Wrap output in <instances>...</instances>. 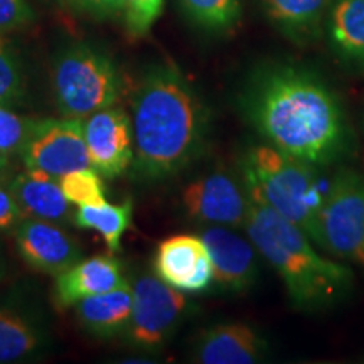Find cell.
Masks as SVG:
<instances>
[{"label": "cell", "mask_w": 364, "mask_h": 364, "mask_svg": "<svg viewBox=\"0 0 364 364\" xmlns=\"http://www.w3.org/2000/svg\"><path fill=\"white\" fill-rule=\"evenodd\" d=\"M238 103L268 144L312 166H329L351 149V129L338 95L304 68H260Z\"/></svg>", "instance_id": "obj_1"}, {"label": "cell", "mask_w": 364, "mask_h": 364, "mask_svg": "<svg viewBox=\"0 0 364 364\" xmlns=\"http://www.w3.org/2000/svg\"><path fill=\"white\" fill-rule=\"evenodd\" d=\"M134 171L157 181L179 174L203 154L209 112L176 66H156L132 97Z\"/></svg>", "instance_id": "obj_2"}, {"label": "cell", "mask_w": 364, "mask_h": 364, "mask_svg": "<svg viewBox=\"0 0 364 364\" xmlns=\"http://www.w3.org/2000/svg\"><path fill=\"white\" fill-rule=\"evenodd\" d=\"M245 191L248 238L284 280L294 306L317 311L343 299L353 285V272L318 255L306 231L273 211L253 189Z\"/></svg>", "instance_id": "obj_3"}, {"label": "cell", "mask_w": 364, "mask_h": 364, "mask_svg": "<svg viewBox=\"0 0 364 364\" xmlns=\"http://www.w3.org/2000/svg\"><path fill=\"white\" fill-rule=\"evenodd\" d=\"M245 188L253 189L280 216L309 235L316 230L318 193L316 166L292 157L273 145H255L243 159Z\"/></svg>", "instance_id": "obj_4"}, {"label": "cell", "mask_w": 364, "mask_h": 364, "mask_svg": "<svg viewBox=\"0 0 364 364\" xmlns=\"http://www.w3.org/2000/svg\"><path fill=\"white\" fill-rule=\"evenodd\" d=\"M51 83L59 113L80 120L113 107L122 90L113 63L90 46L66 49L54 63Z\"/></svg>", "instance_id": "obj_5"}, {"label": "cell", "mask_w": 364, "mask_h": 364, "mask_svg": "<svg viewBox=\"0 0 364 364\" xmlns=\"http://www.w3.org/2000/svg\"><path fill=\"white\" fill-rule=\"evenodd\" d=\"M312 240L341 260L364 267V177L343 169L317 209Z\"/></svg>", "instance_id": "obj_6"}, {"label": "cell", "mask_w": 364, "mask_h": 364, "mask_svg": "<svg viewBox=\"0 0 364 364\" xmlns=\"http://www.w3.org/2000/svg\"><path fill=\"white\" fill-rule=\"evenodd\" d=\"M132 292L134 304L125 327L127 341L142 351H157L174 334L188 311V300L181 290L150 273L136 279Z\"/></svg>", "instance_id": "obj_7"}, {"label": "cell", "mask_w": 364, "mask_h": 364, "mask_svg": "<svg viewBox=\"0 0 364 364\" xmlns=\"http://www.w3.org/2000/svg\"><path fill=\"white\" fill-rule=\"evenodd\" d=\"M19 156L27 171L44 172L54 179L71 171L91 167L83 120L65 117L34 122Z\"/></svg>", "instance_id": "obj_8"}, {"label": "cell", "mask_w": 364, "mask_h": 364, "mask_svg": "<svg viewBox=\"0 0 364 364\" xmlns=\"http://www.w3.org/2000/svg\"><path fill=\"white\" fill-rule=\"evenodd\" d=\"M91 167L108 179L118 177L134 162V129L122 108H105L83 122Z\"/></svg>", "instance_id": "obj_9"}, {"label": "cell", "mask_w": 364, "mask_h": 364, "mask_svg": "<svg viewBox=\"0 0 364 364\" xmlns=\"http://www.w3.org/2000/svg\"><path fill=\"white\" fill-rule=\"evenodd\" d=\"M182 204L196 221L230 228H241L247 223V191L226 172H213L191 182L182 191Z\"/></svg>", "instance_id": "obj_10"}, {"label": "cell", "mask_w": 364, "mask_h": 364, "mask_svg": "<svg viewBox=\"0 0 364 364\" xmlns=\"http://www.w3.org/2000/svg\"><path fill=\"white\" fill-rule=\"evenodd\" d=\"M157 277L181 292H203L215 280V270L201 236L176 235L159 245L154 260Z\"/></svg>", "instance_id": "obj_11"}, {"label": "cell", "mask_w": 364, "mask_h": 364, "mask_svg": "<svg viewBox=\"0 0 364 364\" xmlns=\"http://www.w3.org/2000/svg\"><path fill=\"white\" fill-rule=\"evenodd\" d=\"M201 240L206 245L215 270V280L230 292H247L258 277V258L250 238H241L226 226L204 228Z\"/></svg>", "instance_id": "obj_12"}, {"label": "cell", "mask_w": 364, "mask_h": 364, "mask_svg": "<svg viewBox=\"0 0 364 364\" xmlns=\"http://www.w3.org/2000/svg\"><path fill=\"white\" fill-rule=\"evenodd\" d=\"M16 241L27 265L43 273L58 275L81 258L78 243L66 231L39 218H24L17 226Z\"/></svg>", "instance_id": "obj_13"}, {"label": "cell", "mask_w": 364, "mask_h": 364, "mask_svg": "<svg viewBox=\"0 0 364 364\" xmlns=\"http://www.w3.org/2000/svg\"><path fill=\"white\" fill-rule=\"evenodd\" d=\"M268 343L247 324H218L199 336L194 361L203 364H253L267 354Z\"/></svg>", "instance_id": "obj_14"}, {"label": "cell", "mask_w": 364, "mask_h": 364, "mask_svg": "<svg viewBox=\"0 0 364 364\" xmlns=\"http://www.w3.org/2000/svg\"><path fill=\"white\" fill-rule=\"evenodd\" d=\"M125 282L120 263L107 255L76 262L65 272L58 273L56 304L61 309L73 307L80 300L110 292Z\"/></svg>", "instance_id": "obj_15"}, {"label": "cell", "mask_w": 364, "mask_h": 364, "mask_svg": "<svg viewBox=\"0 0 364 364\" xmlns=\"http://www.w3.org/2000/svg\"><path fill=\"white\" fill-rule=\"evenodd\" d=\"M7 188L26 218L59 223L70 218V201L63 194L59 182L44 172L27 171L9 182Z\"/></svg>", "instance_id": "obj_16"}, {"label": "cell", "mask_w": 364, "mask_h": 364, "mask_svg": "<svg viewBox=\"0 0 364 364\" xmlns=\"http://www.w3.org/2000/svg\"><path fill=\"white\" fill-rule=\"evenodd\" d=\"M134 292L129 282L110 292L91 295L76 304L80 326L98 338H112L125 331L132 316Z\"/></svg>", "instance_id": "obj_17"}, {"label": "cell", "mask_w": 364, "mask_h": 364, "mask_svg": "<svg viewBox=\"0 0 364 364\" xmlns=\"http://www.w3.org/2000/svg\"><path fill=\"white\" fill-rule=\"evenodd\" d=\"M268 19L295 43H309L322 33L332 0H262Z\"/></svg>", "instance_id": "obj_18"}, {"label": "cell", "mask_w": 364, "mask_h": 364, "mask_svg": "<svg viewBox=\"0 0 364 364\" xmlns=\"http://www.w3.org/2000/svg\"><path fill=\"white\" fill-rule=\"evenodd\" d=\"M331 43L341 56L364 65V0H334L329 11Z\"/></svg>", "instance_id": "obj_19"}, {"label": "cell", "mask_w": 364, "mask_h": 364, "mask_svg": "<svg viewBox=\"0 0 364 364\" xmlns=\"http://www.w3.org/2000/svg\"><path fill=\"white\" fill-rule=\"evenodd\" d=\"M134 204L127 199L124 204H95L80 206L73 215V223L83 230H95L103 236L110 253H117L122 247V236L132 225Z\"/></svg>", "instance_id": "obj_20"}, {"label": "cell", "mask_w": 364, "mask_h": 364, "mask_svg": "<svg viewBox=\"0 0 364 364\" xmlns=\"http://www.w3.org/2000/svg\"><path fill=\"white\" fill-rule=\"evenodd\" d=\"M43 346L41 332L11 309H0V364L21 361Z\"/></svg>", "instance_id": "obj_21"}, {"label": "cell", "mask_w": 364, "mask_h": 364, "mask_svg": "<svg viewBox=\"0 0 364 364\" xmlns=\"http://www.w3.org/2000/svg\"><path fill=\"white\" fill-rule=\"evenodd\" d=\"M181 6L196 24L213 31L230 29L241 14L240 0H181Z\"/></svg>", "instance_id": "obj_22"}, {"label": "cell", "mask_w": 364, "mask_h": 364, "mask_svg": "<svg viewBox=\"0 0 364 364\" xmlns=\"http://www.w3.org/2000/svg\"><path fill=\"white\" fill-rule=\"evenodd\" d=\"M59 188L70 203L80 204V206H95V204L107 203L105 199V186L100 179L98 172L91 167L76 169L68 172L58 179Z\"/></svg>", "instance_id": "obj_23"}, {"label": "cell", "mask_w": 364, "mask_h": 364, "mask_svg": "<svg viewBox=\"0 0 364 364\" xmlns=\"http://www.w3.org/2000/svg\"><path fill=\"white\" fill-rule=\"evenodd\" d=\"M24 97V85L17 59L9 48L7 41L0 36V107H12Z\"/></svg>", "instance_id": "obj_24"}, {"label": "cell", "mask_w": 364, "mask_h": 364, "mask_svg": "<svg viewBox=\"0 0 364 364\" xmlns=\"http://www.w3.org/2000/svg\"><path fill=\"white\" fill-rule=\"evenodd\" d=\"M162 11L164 0H124L125 26L130 38L139 39L147 36Z\"/></svg>", "instance_id": "obj_25"}, {"label": "cell", "mask_w": 364, "mask_h": 364, "mask_svg": "<svg viewBox=\"0 0 364 364\" xmlns=\"http://www.w3.org/2000/svg\"><path fill=\"white\" fill-rule=\"evenodd\" d=\"M33 125L34 120L22 118L6 107H0V154L11 156L19 152Z\"/></svg>", "instance_id": "obj_26"}, {"label": "cell", "mask_w": 364, "mask_h": 364, "mask_svg": "<svg viewBox=\"0 0 364 364\" xmlns=\"http://www.w3.org/2000/svg\"><path fill=\"white\" fill-rule=\"evenodd\" d=\"M33 21L34 12L26 0H0V36L29 26Z\"/></svg>", "instance_id": "obj_27"}, {"label": "cell", "mask_w": 364, "mask_h": 364, "mask_svg": "<svg viewBox=\"0 0 364 364\" xmlns=\"http://www.w3.org/2000/svg\"><path fill=\"white\" fill-rule=\"evenodd\" d=\"M24 218V213L21 211L19 204L14 199L12 193L0 181V230L17 228Z\"/></svg>", "instance_id": "obj_28"}, {"label": "cell", "mask_w": 364, "mask_h": 364, "mask_svg": "<svg viewBox=\"0 0 364 364\" xmlns=\"http://www.w3.org/2000/svg\"><path fill=\"white\" fill-rule=\"evenodd\" d=\"M70 2L81 12L100 17V19L124 11V0H70Z\"/></svg>", "instance_id": "obj_29"}, {"label": "cell", "mask_w": 364, "mask_h": 364, "mask_svg": "<svg viewBox=\"0 0 364 364\" xmlns=\"http://www.w3.org/2000/svg\"><path fill=\"white\" fill-rule=\"evenodd\" d=\"M9 171V156L6 154H0V181L4 179Z\"/></svg>", "instance_id": "obj_30"}]
</instances>
